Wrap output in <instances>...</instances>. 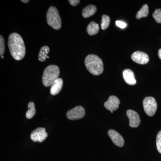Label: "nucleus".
Listing matches in <instances>:
<instances>
[{
    "label": "nucleus",
    "mask_w": 161,
    "mask_h": 161,
    "mask_svg": "<svg viewBox=\"0 0 161 161\" xmlns=\"http://www.w3.org/2000/svg\"><path fill=\"white\" fill-rule=\"evenodd\" d=\"M123 76L125 81L130 85H134L136 84L134 73L132 70L126 69L123 72Z\"/></svg>",
    "instance_id": "nucleus-12"
},
{
    "label": "nucleus",
    "mask_w": 161,
    "mask_h": 161,
    "mask_svg": "<svg viewBox=\"0 0 161 161\" xmlns=\"http://www.w3.org/2000/svg\"><path fill=\"white\" fill-rule=\"evenodd\" d=\"M1 58H2V59H3V58H4V56H1Z\"/></svg>",
    "instance_id": "nucleus-27"
},
{
    "label": "nucleus",
    "mask_w": 161,
    "mask_h": 161,
    "mask_svg": "<svg viewBox=\"0 0 161 161\" xmlns=\"http://www.w3.org/2000/svg\"><path fill=\"white\" fill-rule=\"evenodd\" d=\"M131 58L136 63L141 64H146L149 61L148 55L144 52L141 51L134 52L131 56Z\"/></svg>",
    "instance_id": "nucleus-9"
},
{
    "label": "nucleus",
    "mask_w": 161,
    "mask_h": 161,
    "mask_svg": "<svg viewBox=\"0 0 161 161\" xmlns=\"http://www.w3.org/2000/svg\"><path fill=\"white\" fill-rule=\"evenodd\" d=\"M28 111L26 112V118L31 119L36 115V110L35 108L34 103L31 102L28 104Z\"/></svg>",
    "instance_id": "nucleus-17"
},
{
    "label": "nucleus",
    "mask_w": 161,
    "mask_h": 161,
    "mask_svg": "<svg viewBox=\"0 0 161 161\" xmlns=\"http://www.w3.org/2000/svg\"><path fill=\"white\" fill-rule=\"evenodd\" d=\"M144 111L147 115L152 116L154 115L157 109V103L155 98L153 97H147L143 102Z\"/></svg>",
    "instance_id": "nucleus-5"
},
{
    "label": "nucleus",
    "mask_w": 161,
    "mask_h": 161,
    "mask_svg": "<svg viewBox=\"0 0 161 161\" xmlns=\"http://www.w3.org/2000/svg\"><path fill=\"white\" fill-rule=\"evenodd\" d=\"M5 51V40L2 35L0 36V55L3 56Z\"/></svg>",
    "instance_id": "nucleus-21"
},
{
    "label": "nucleus",
    "mask_w": 161,
    "mask_h": 161,
    "mask_svg": "<svg viewBox=\"0 0 161 161\" xmlns=\"http://www.w3.org/2000/svg\"><path fill=\"white\" fill-rule=\"evenodd\" d=\"M85 64L87 69L93 75H100L103 71V62L97 55L90 54L87 56L85 60Z\"/></svg>",
    "instance_id": "nucleus-2"
},
{
    "label": "nucleus",
    "mask_w": 161,
    "mask_h": 161,
    "mask_svg": "<svg viewBox=\"0 0 161 161\" xmlns=\"http://www.w3.org/2000/svg\"><path fill=\"white\" fill-rule=\"evenodd\" d=\"M153 17L157 23H161V9H156L153 14Z\"/></svg>",
    "instance_id": "nucleus-20"
},
{
    "label": "nucleus",
    "mask_w": 161,
    "mask_h": 161,
    "mask_svg": "<svg viewBox=\"0 0 161 161\" xmlns=\"http://www.w3.org/2000/svg\"><path fill=\"white\" fill-rule=\"evenodd\" d=\"M85 113V109L83 107L79 106L68 111L66 113V117L70 120L80 119L83 118Z\"/></svg>",
    "instance_id": "nucleus-6"
},
{
    "label": "nucleus",
    "mask_w": 161,
    "mask_h": 161,
    "mask_svg": "<svg viewBox=\"0 0 161 161\" xmlns=\"http://www.w3.org/2000/svg\"><path fill=\"white\" fill-rule=\"evenodd\" d=\"M60 69L56 65H50L46 67L43 72L42 81L46 87L51 86L53 83L58 79L60 75Z\"/></svg>",
    "instance_id": "nucleus-3"
},
{
    "label": "nucleus",
    "mask_w": 161,
    "mask_h": 161,
    "mask_svg": "<svg viewBox=\"0 0 161 161\" xmlns=\"http://www.w3.org/2000/svg\"><path fill=\"white\" fill-rule=\"evenodd\" d=\"M49 58V57H48V56H47V58Z\"/></svg>",
    "instance_id": "nucleus-28"
},
{
    "label": "nucleus",
    "mask_w": 161,
    "mask_h": 161,
    "mask_svg": "<svg viewBox=\"0 0 161 161\" xmlns=\"http://www.w3.org/2000/svg\"><path fill=\"white\" fill-rule=\"evenodd\" d=\"M108 134L116 146L119 147H123L125 143L123 137L117 131L113 130H109Z\"/></svg>",
    "instance_id": "nucleus-11"
},
{
    "label": "nucleus",
    "mask_w": 161,
    "mask_h": 161,
    "mask_svg": "<svg viewBox=\"0 0 161 161\" xmlns=\"http://www.w3.org/2000/svg\"><path fill=\"white\" fill-rule=\"evenodd\" d=\"M8 47L12 57L15 60L23 59L26 54V47L23 38L17 33L9 35L8 39Z\"/></svg>",
    "instance_id": "nucleus-1"
},
{
    "label": "nucleus",
    "mask_w": 161,
    "mask_h": 161,
    "mask_svg": "<svg viewBox=\"0 0 161 161\" xmlns=\"http://www.w3.org/2000/svg\"><path fill=\"white\" fill-rule=\"evenodd\" d=\"M46 18L47 24L54 29L59 30L61 28V18L58 9L54 6L49 7L47 13Z\"/></svg>",
    "instance_id": "nucleus-4"
},
{
    "label": "nucleus",
    "mask_w": 161,
    "mask_h": 161,
    "mask_svg": "<svg viewBox=\"0 0 161 161\" xmlns=\"http://www.w3.org/2000/svg\"><path fill=\"white\" fill-rule=\"evenodd\" d=\"M149 14V7L147 4H145L136 14V18L140 19L141 18L147 17Z\"/></svg>",
    "instance_id": "nucleus-18"
},
{
    "label": "nucleus",
    "mask_w": 161,
    "mask_h": 161,
    "mask_svg": "<svg viewBox=\"0 0 161 161\" xmlns=\"http://www.w3.org/2000/svg\"><path fill=\"white\" fill-rule=\"evenodd\" d=\"M99 30V25L94 21H92L89 23L86 28L87 32L90 36L97 34Z\"/></svg>",
    "instance_id": "nucleus-15"
},
{
    "label": "nucleus",
    "mask_w": 161,
    "mask_h": 161,
    "mask_svg": "<svg viewBox=\"0 0 161 161\" xmlns=\"http://www.w3.org/2000/svg\"><path fill=\"white\" fill-rule=\"evenodd\" d=\"M156 145L158 150L161 153V131L159 132L157 136Z\"/></svg>",
    "instance_id": "nucleus-22"
},
{
    "label": "nucleus",
    "mask_w": 161,
    "mask_h": 161,
    "mask_svg": "<svg viewBox=\"0 0 161 161\" xmlns=\"http://www.w3.org/2000/svg\"><path fill=\"white\" fill-rule=\"evenodd\" d=\"M119 103L120 100L116 96L112 95L110 96L108 100L105 103L104 106L107 109L113 113V111L118 109Z\"/></svg>",
    "instance_id": "nucleus-8"
},
{
    "label": "nucleus",
    "mask_w": 161,
    "mask_h": 161,
    "mask_svg": "<svg viewBox=\"0 0 161 161\" xmlns=\"http://www.w3.org/2000/svg\"><path fill=\"white\" fill-rule=\"evenodd\" d=\"M47 135L45 128H38L32 132L31 138L33 142H42L46 139Z\"/></svg>",
    "instance_id": "nucleus-7"
},
{
    "label": "nucleus",
    "mask_w": 161,
    "mask_h": 161,
    "mask_svg": "<svg viewBox=\"0 0 161 161\" xmlns=\"http://www.w3.org/2000/svg\"><path fill=\"white\" fill-rule=\"evenodd\" d=\"M127 115L130 120V126L132 128H137L141 123L140 118L138 113L132 110L127 111Z\"/></svg>",
    "instance_id": "nucleus-10"
},
{
    "label": "nucleus",
    "mask_w": 161,
    "mask_h": 161,
    "mask_svg": "<svg viewBox=\"0 0 161 161\" xmlns=\"http://www.w3.org/2000/svg\"><path fill=\"white\" fill-rule=\"evenodd\" d=\"M63 86V79L61 78H58L51 86L50 89L51 94L53 95H58L62 90Z\"/></svg>",
    "instance_id": "nucleus-13"
},
{
    "label": "nucleus",
    "mask_w": 161,
    "mask_h": 161,
    "mask_svg": "<svg viewBox=\"0 0 161 161\" xmlns=\"http://www.w3.org/2000/svg\"><path fill=\"white\" fill-rule=\"evenodd\" d=\"M115 23H116V26L119 27V28H121V29H124L127 26L126 23L123 22V21H116Z\"/></svg>",
    "instance_id": "nucleus-23"
},
{
    "label": "nucleus",
    "mask_w": 161,
    "mask_h": 161,
    "mask_svg": "<svg viewBox=\"0 0 161 161\" xmlns=\"http://www.w3.org/2000/svg\"><path fill=\"white\" fill-rule=\"evenodd\" d=\"M49 47L48 46L42 47L39 52V56H38L39 60L41 62H43L46 60L47 58V55L49 53Z\"/></svg>",
    "instance_id": "nucleus-16"
},
{
    "label": "nucleus",
    "mask_w": 161,
    "mask_h": 161,
    "mask_svg": "<svg viewBox=\"0 0 161 161\" xmlns=\"http://www.w3.org/2000/svg\"><path fill=\"white\" fill-rule=\"evenodd\" d=\"M69 2L72 6H76L80 3V1L79 0H69Z\"/></svg>",
    "instance_id": "nucleus-24"
},
{
    "label": "nucleus",
    "mask_w": 161,
    "mask_h": 161,
    "mask_svg": "<svg viewBox=\"0 0 161 161\" xmlns=\"http://www.w3.org/2000/svg\"><path fill=\"white\" fill-rule=\"evenodd\" d=\"M21 1L23 2V3H28L29 2V0H21Z\"/></svg>",
    "instance_id": "nucleus-26"
},
{
    "label": "nucleus",
    "mask_w": 161,
    "mask_h": 161,
    "mask_svg": "<svg viewBox=\"0 0 161 161\" xmlns=\"http://www.w3.org/2000/svg\"><path fill=\"white\" fill-rule=\"evenodd\" d=\"M97 11L96 6L93 5H90L84 8L82 12L83 18H87L93 15Z\"/></svg>",
    "instance_id": "nucleus-14"
},
{
    "label": "nucleus",
    "mask_w": 161,
    "mask_h": 161,
    "mask_svg": "<svg viewBox=\"0 0 161 161\" xmlns=\"http://www.w3.org/2000/svg\"><path fill=\"white\" fill-rule=\"evenodd\" d=\"M158 56L160 59H161V48L159 50L158 53Z\"/></svg>",
    "instance_id": "nucleus-25"
},
{
    "label": "nucleus",
    "mask_w": 161,
    "mask_h": 161,
    "mask_svg": "<svg viewBox=\"0 0 161 161\" xmlns=\"http://www.w3.org/2000/svg\"><path fill=\"white\" fill-rule=\"evenodd\" d=\"M110 23V18L108 16L104 14L102 17L101 28L103 30L107 29L109 26Z\"/></svg>",
    "instance_id": "nucleus-19"
}]
</instances>
